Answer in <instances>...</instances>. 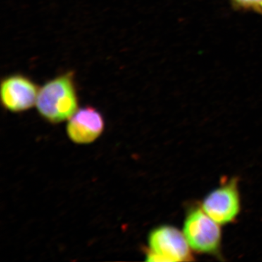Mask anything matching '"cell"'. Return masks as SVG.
Instances as JSON below:
<instances>
[{"instance_id": "1", "label": "cell", "mask_w": 262, "mask_h": 262, "mask_svg": "<svg viewBox=\"0 0 262 262\" xmlns=\"http://www.w3.org/2000/svg\"><path fill=\"white\" fill-rule=\"evenodd\" d=\"M75 74L67 72L47 81L39 90L38 113L51 123L70 120L79 110Z\"/></svg>"}, {"instance_id": "2", "label": "cell", "mask_w": 262, "mask_h": 262, "mask_svg": "<svg viewBox=\"0 0 262 262\" xmlns=\"http://www.w3.org/2000/svg\"><path fill=\"white\" fill-rule=\"evenodd\" d=\"M220 226L201 206L193 207L187 211L182 232L194 252L217 255L222 244Z\"/></svg>"}, {"instance_id": "3", "label": "cell", "mask_w": 262, "mask_h": 262, "mask_svg": "<svg viewBox=\"0 0 262 262\" xmlns=\"http://www.w3.org/2000/svg\"><path fill=\"white\" fill-rule=\"evenodd\" d=\"M147 261H190L192 249L183 232L173 226L163 225L151 230L148 237Z\"/></svg>"}, {"instance_id": "4", "label": "cell", "mask_w": 262, "mask_h": 262, "mask_svg": "<svg viewBox=\"0 0 262 262\" xmlns=\"http://www.w3.org/2000/svg\"><path fill=\"white\" fill-rule=\"evenodd\" d=\"M237 180L232 179L208 193L201 204L202 209L220 225L232 223L241 210Z\"/></svg>"}, {"instance_id": "5", "label": "cell", "mask_w": 262, "mask_h": 262, "mask_svg": "<svg viewBox=\"0 0 262 262\" xmlns=\"http://www.w3.org/2000/svg\"><path fill=\"white\" fill-rule=\"evenodd\" d=\"M39 87L27 76L13 74L1 81L2 104L11 113H22L32 108L37 102Z\"/></svg>"}, {"instance_id": "6", "label": "cell", "mask_w": 262, "mask_h": 262, "mask_svg": "<svg viewBox=\"0 0 262 262\" xmlns=\"http://www.w3.org/2000/svg\"><path fill=\"white\" fill-rule=\"evenodd\" d=\"M104 120L101 114L92 106L79 108L67 123V135L79 144L94 142L102 134Z\"/></svg>"}, {"instance_id": "7", "label": "cell", "mask_w": 262, "mask_h": 262, "mask_svg": "<svg viewBox=\"0 0 262 262\" xmlns=\"http://www.w3.org/2000/svg\"><path fill=\"white\" fill-rule=\"evenodd\" d=\"M234 10L241 12H253L262 15V0H230Z\"/></svg>"}]
</instances>
